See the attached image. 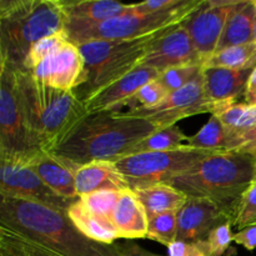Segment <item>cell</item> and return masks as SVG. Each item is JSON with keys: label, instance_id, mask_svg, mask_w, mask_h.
<instances>
[{"label": "cell", "instance_id": "cell-1", "mask_svg": "<svg viewBox=\"0 0 256 256\" xmlns=\"http://www.w3.org/2000/svg\"><path fill=\"white\" fill-rule=\"evenodd\" d=\"M0 225L9 228L46 256H119L116 242L88 239L66 214L42 202L0 196Z\"/></svg>", "mask_w": 256, "mask_h": 256}, {"label": "cell", "instance_id": "cell-7", "mask_svg": "<svg viewBox=\"0 0 256 256\" xmlns=\"http://www.w3.org/2000/svg\"><path fill=\"white\" fill-rule=\"evenodd\" d=\"M202 2V0H182L179 5L172 9L150 12V14L130 10L126 14L112 18L99 24L66 22L65 30L70 42L76 45L90 40L140 39L182 24Z\"/></svg>", "mask_w": 256, "mask_h": 256}, {"label": "cell", "instance_id": "cell-14", "mask_svg": "<svg viewBox=\"0 0 256 256\" xmlns=\"http://www.w3.org/2000/svg\"><path fill=\"white\" fill-rule=\"evenodd\" d=\"M236 209L219 202L198 198H188L178 212V242H198L208 238L214 228L234 220Z\"/></svg>", "mask_w": 256, "mask_h": 256}, {"label": "cell", "instance_id": "cell-4", "mask_svg": "<svg viewBox=\"0 0 256 256\" xmlns=\"http://www.w3.org/2000/svg\"><path fill=\"white\" fill-rule=\"evenodd\" d=\"M66 20L60 0H0V66L22 69L30 48Z\"/></svg>", "mask_w": 256, "mask_h": 256}, {"label": "cell", "instance_id": "cell-15", "mask_svg": "<svg viewBox=\"0 0 256 256\" xmlns=\"http://www.w3.org/2000/svg\"><path fill=\"white\" fill-rule=\"evenodd\" d=\"M30 72L48 86L74 92L84 82L85 60L79 46L68 40Z\"/></svg>", "mask_w": 256, "mask_h": 256}, {"label": "cell", "instance_id": "cell-35", "mask_svg": "<svg viewBox=\"0 0 256 256\" xmlns=\"http://www.w3.org/2000/svg\"><path fill=\"white\" fill-rule=\"evenodd\" d=\"M232 225H234V220L222 222L210 232L206 239L202 240L212 256H224L225 252L229 250L230 244L234 242Z\"/></svg>", "mask_w": 256, "mask_h": 256}, {"label": "cell", "instance_id": "cell-8", "mask_svg": "<svg viewBox=\"0 0 256 256\" xmlns=\"http://www.w3.org/2000/svg\"><path fill=\"white\" fill-rule=\"evenodd\" d=\"M215 152L196 149L184 144L170 152H144L118 160V169L126 179L132 190L149 185L169 182L172 178L182 174Z\"/></svg>", "mask_w": 256, "mask_h": 256}, {"label": "cell", "instance_id": "cell-17", "mask_svg": "<svg viewBox=\"0 0 256 256\" xmlns=\"http://www.w3.org/2000/svg\"><path fill=\"white\" fill-rule=\"evenodd\" d=\"M160 72L152 68L138 66L114 84L109 85L84 102L86 114L102 112H116L120 105L126 102L140 88L156 80Z\"/></svg>", "mask_w": 256, "mask_h": 256}, {"label": "cell", "instance_id": "cell-32", "mask_svg": "<svg viewBox=\"0 0 256 256\" xmlns=\"http://www.w3.org/2000/svg\"><path fill=\"white\" fill-rule=\"evenodd\" d=\"M122 192L116 190H100V192L82 195L80 196V202L92 212L112 222V214Z\"/></svg>", "mask_w": 256, "mask_h": 256}, {"label": "cell", "instance_id": "cell-18", "mask_svg": "<svg viewBox=\"0 0 256 256\" xmlns=\"http://www.w3.org/2000/svg\"><path fill=\"white\" fill-rule=\"evenodd\" d=\"M28 162L55 194L72 202L80 199L75 184V175L80 166L49 152H36Z\"/></svg>", "mask_w": 256, "mask_h": 256}, {"label": "cell", "instance_id": "cell-29", "mask_svg": "<svg viewBox=\"0 0 256 256\" xmlns=\"http://www.w3.org/2000/svg\"><path fill=\"white\" fill-rule=\"evenodd\" d=\"M168 95H169V92L166 90V88L158 79L152 80V82H148L144 86L140 88L132 96H130L126 102H122L119 109L114 112H119L122 108H129L128 112H132V110L155 106L159 102H162Z\"/></svg>", "mask_w": 256, "mask_h": 256}, {"label": "cell", "instance_id": "cell-5", "mask_svg": "<svg viewBox=\"0 0 256 256\" xmlns=\"http://www.w3.org/2000/svg\"><path fill=\"white\" fill-rule=\"evenodd\" d=\"M256 179V156L218 152L198 162L168 184L188 198L206 199L236 209L238 202Z\"/></svg>", "mask_w": 256, "mask_h": 256}, {"label": "cell", "instance_id": "cell-24", "mask_svg": "<svg viewBox=\"0 0 256 256\" xmlns=\"http://www.w3.org/2000/svg\"><path fill=\"white\" fill-rule=\"evenodd\" d=\"M66 14V22L82 24H99L112 18L129 12L130 4L112 0H85V2H62Z\"/></svg>", "mask_w": 256, "mask_h": 256}, {"label": "cell", "instance_id": "cell-16", "mask_svg": "<svg viewBox=\"0 0 256 256\" xmlns=\"http://www.w3.org/2000/svg\"><path fill=\"white\" fill-rule=\"evenodd\" d=\"M214 115L226 129L228 152L256 154V106L235 102Z\"/></svg>", "mask_w": 256, "mask_h": 256}, {"label": "cell", "instance_id": "cell-33", "mask_svg": "<svg viewBox=\"0 0 256 256\" xmlns=\"http://www.w3.org/2000/svg\"><path fill=\"white\" fill-rule=\"evenodd\" d=\"M202 72V64L184 65V66L172 68V69L162 72L158 80L166 88L168 92H172L186 86L195 78L199 76Z\"/></svg>", "mask_w": 256, "mask_h": 256}, {"label": "cell", "instance_id": "cell-37", "mask_svg": "<svg viewBox=\"0 0 256 256\" xmlns=\"http://www.w3.org/2000/svg\"><path fill=\"white\" fill-rule=\"evenodd\" d=\"M180 2L182 0H146V2L130 5H132V12L150 14V12H162V10L172 9V8L179 5Z\"/></svg>", "mask_w": 256, "mask_h": 256}, {"label": "cell", "instance_id": "cell-43", "mask_svg": "<svg viewBox=\"0 0 256 256\" xmlns=\"http://www.w3.org/2000/svg\"><path fill=\"white\" fill-rule=\"evenodd\" d=\"M30 245H32V244H30ZM32 248H34V246H32ZM34 249H35V248H34ZM38 250V249H36ZM38 252H39V250H38ZM40 255H42V256H45L44 254H42V252H40Z\"/></svg>", "mask_w": 256, "mask_h": 256}, {"label": "cell", "instance_id": "cell-2", "mask_svg": "<svg viewBox=\"0 0 256 256\" xmlns=\"http://www.w3.org/2000/svg\"><path fill=\"white\" fill-rule=\"evenodd\" d=\"M156 130L148 120L129 116L122 112L86 114L49 152L78 166L92 162H116Z\"/></svg>", "mask_w": 256, "mask_h": 256}, {"label": "cell", "instance_id": "cell-6", "mask_svg": "<svg viewBox=\"0 0 256 256\" xmlns=\"http://www.w3.org/2000/svg\"><path fill=\"white\" fill-rule=\"evenodd\" d=\"M158 34L134 40H90L78 45L85 60V72L84 82L74 90L76 96L85 102L139 66Z\"/></svg>", "mask_w": 256, "mask_h": 256}, {"label": "cell", "instance_id": "cell-25", "mask_svg": "<svg viewBox=\"0 0 256 256\" xmlns=\"http://www.w3.org/2000/svg\"><path fill=\"white\" fill-rule=\"evenodd\" d=\"M132 192L144 206L148 218L165 212H179L188 200L184 192L168 182L139 188Z\"/></svg>", "mask_w": 256, "mask_h": 256}, {"label": "cell", "instance_id": "cell-19", "mask_svg": "<svg viewBox=\"0 0 256 256\" xmlns=\"http://www.w3.org/2000/svg\"><path fill=\"white\" fill-rule=\"evenodd\" d=\"M252 69L232 70L222 68L202 69V82L206 99L215 106V112L228 105L239 102L244 95Z\"/></svg>", "mask_w": 256, "mask_h": 256}, {"label": "cell", "instance_id": "cell-26", "mask_svg": "<svg viewBox=\"0 0 256 256\" xmlns=\"http://www.w3.org/2000/svg\"><path fill=\"white\" fill-rule=\"evenodd\" d=\"M256 66V42L218 50L202 62V69L222 68L232 70L254 69Z\"/></svg>", "mask_w": 256, "mask_h": 256}, {"label": "cell", "instance_id": "cell-40", "mask_svg": "<svg viewBox=\"0 0 256 256\" xmlns=\"http://www.w3.org/2000/svg\"><path fill=\"white\" fill-rule=\"evenodd\" d=\"M242 98H244L242 102L252 105V106H256V66L252 69V74H250Z\"/></svg>", "mask_w": 256, "mask_h": 256}, {"label": "cell", "instance_id": "cell-39", "mask_svg": "<svg viewBox=\"0 0 256 256\" xmlns=\"http://www.w3.org/2000/svg\"><path fill=\"white\" fill-rule=\"evenodd\" d=\"M116 249L119 256H162L149 252L134 242H119V244H116Z\"/></svg>", "mask_w": 256, "mask_h": 256}, {"label": "cell", "instance_id": "cell-13", "mask_svg": "<svg viewBox=\"0 0 256 256\" xmlns=\"http://www.w3.org/2000/svg\"><path fill=\"white\" fill-rule=\"evenodd\" d=\"M190 64H202V59L182 22L154 38L140 60L139 66L152 68L162 74L172 68Z\"/></svg>", "mask_w": 256, "mask_h": 256}, {"label": "cell", "instance_id": "cell-23", "mask_svg": "<svg viewBox=\"0 0 256 256\" xmlns=\"http://www.w3.org/2000/svg\"><path fill=\"white\" fill-rule=\"evenodd\" d=\"M254 0H239L225 24L218 50L254 42Z\"/></svg>", "mask_w": 256, "mask_h": 256}, {"label": "cell", "instance_id": "cell-45", "mask_svg": "<svg viewBox=\"0 0 256 256\" xmlns=\"http://www.w3.org/2000/svg\"><path fill=\"white\" fill-rule=\"evenodd\" d=\"M255 156H256V154H255Z\"/></svg>", "mask_w": 256, "mask_h": 256}, {"label": "cell", "instance_id": "cell-27", "mask_svg": "<svg viewBox=\"0 0 256 256\" xmlns=\"http://www.w3.org/2000/svg\"><path fill=\"white\" fill-rule=\"evenodd\" d=\"M188 139L189 136L185 135L182 130L176 125L162 128V129H158L156 132L138 142L135 146H132L126 156L144 154V152H170V150L179 149L182 145L186 144Z\"/></svg>", "mask_w": 256, "mask_h": 256}, {"label": "cell", "instance_id": "cell-34", "mask_svg": "<svg viewBox=\"0 0 256 256\" xmlns=\"http://www.w3.org/2000/svg\"><path fill=\"white\" fill-rule=\"evenodd\" d=\"M256 220V179L252 182L246 192L242 195L236 205L234 218V226L242 230L254 224Z\"/></svg>", "mask_w": 256, "mask_h": 256}, {"label": "cell", "instance_id": "cell-42", "mask_svg": "<svg viewBox=\"0 0 256 256\" xmlns=\"http://www.w3.org/2000/svg\"><path fill=\"white\" fill-rule=\"evenodd\" d=\"M255 5V20H254V42H256V0H254Z\"/></svg>", "mask_w": 256, "mask_h": 256}, {"label": "cell", "instance_id": "cell-44", "mask_svg": "<svg viewBox=\"0 0 256 256\" xmlns=\"http://www.w3.org/2000/svg\"><path fill=\"white\" fill-rule=\"evenodd\" d=\"M254 224H256V220H255V222H254Z\"/></svg>", "mask_w": 256, "mask_h": 256}, {"label": "cell", "instance_id": "cell-20", "mask_svg": "<svg viewBox=\"0 0 256 256\" xmlns=\"http://www.w3.org/2000/svg\"><path fill=\"white\" fill-rule=\"evenodd\" d=\"M75 184L79 198L100 190H132L114 162H92L82 165L75 175Z\"/></svg>", "mask_w": 256, "mask_h": 256}, {"label": "cell", "instance_id": "cell-38", "mask_svg": "<svg viewBox=\"0 0 256 256\" xmlns=\"http://www.w3.org/2000/svg\"><path fill=\"white\" fill-rule=\"evenodd\" d=\"M234 242L249 252L256 249V224H252L234 234Z\"/></svg>", "mask_w": 256, "mask_h": 256}, {"label": "cell", "instance_id": "cell-10", "mask_svg": "<svg viewBox=\"0 0 256 256\" xmlns=\"http://www.w3.org/2000/svg\"><path fill=\"white\" fill-rule=\"evenodd\" d=\"M214 112L215 106L205 96L202 72V74L186 86L169 92V95L155 106L124 112L129 116L148 120L158 129H162L172 126L185 118L206 112L212 115Z\"/></svg>", "mask_w": 256, "mask_h": 256}, {"label": "cell", "instance_id": "cell-11", "mask_svg": "<svg viewBox=\"0 0 256 256\" xmlns=\"http://www.w3.org/2000/svg\"><path fill=\"white\" fill-rule=\"evenodd\" d=\"M0 196L42 202L62 210L72 204L48 188L28 159L0 156Z\"/></svg>", "mask_w": 256, "mask_h": 256}, {"label": "cell", "instance_id": "cell-3", "mask_svg": "<svg viewBox=\"0 0 256 256\" xmlns=\"http://www.w3.org/2000/svg\"><path fill=\"white\" fill-rule=\"evenodd\" d=\"M12 72L28 128L40 149L50 152L86 115L84 102L74 92L48 86L28 70Z\"/></svg>", "mask_w": 256, "mask_h": 256}, {"label": "cell", "instance_id": "cell-41", "mask_svg": "<svg viewBox=\"0 0 256 256\" xmlns=\"http://www.w3.org/2000/svg\"><path fill=\"white\" fill-rule=\"evenodd\" d=\"M0 256H22L20 252H18L16 250H14L12 248H10L9 245L4 244V242H0Z\"/></svg>", "mask_w": 256, "mask_h": 256}, {"label": "cell", "instance_id": "cell-31", "mask_svg": "<svg viewBox=\"0 0 256 256\" xmlns=\"http://www.w3.org/2000/svg\"><path fill=\"white\" fill-rule=\"evenodd\" d=\"M68 40H69V36H68L66 30H62V32L50 35V36H46L44 38V39L39 40L38 42H35V44L30 48L29 52H28L26 58H25L22 69L28 70V72L34 70L40 62H44V60L46 59V58H49L52 52H56V50L59 49L64 42H66Z\"/></svg>", "mask_w": 256, "mask_h": 256}, {"label": "cell", "instance_id": "cell-36", "mask_svg": "<svg viewBox=\"0 0 256 256\" xmlns=\"http://www.w3.org/2000/svg\"><path fill=\"white\" fill-rule=\"evenodd\" d=\"M168 256H212L205 242H174L168 246Z\"/></svg>", "mask_w": 256, "mask_h": 256}, {"label": "cell", "instance_id": "cell-28", "mask_svg": "<svg viewBox=\"0 0 256 256\" xmlns=\"http://www.w3.org/2000/svg\"><path fill=\"white\" fill-rule=\"evenodd\" d=\"M186 145L218 154L228 152L226 129L216 115H210L206 124L188 139Z\"/></svg>", "mask_w": 256, "mask_h": 256}, {"label": "cell", "instance_id": "cell-22", "mask_svg": "<svg viewBox=\"0 0 256 256\" xmlns=\"http://www.w3.org/2000/svg\"><path fill=\"white\" fill-rule=\"evenodd\" d=\"M66 214L74 226L92 242L104 245H114L115 242L120 239L114 222L90 212L80 199L68 208Z\"/></svg>", "mask_w": 256, "mask_h": 256}, {"label": "cell", "instance_id": "cell-21", "mask_svg": "<svg viewBox=\"0 0 256 256\" xmlns=\"http://www.w3.org/2000/svg\"><path fill=\"white\" fill-rule=\"evenodd\" d=\"M112 222L120 239L132 242L146 238L149 218L132 190L122 192L112 214Z\"/></svg>", "mask_w": 256, "mask_h": 256}, {"label": "cell", "instance_id": "cell-30", "mask_svg": "<svg viewBox=\"0 0 256 256\" xmlns=\"http://www.w3.org/2000/svg\"><path fill=\"white\" fill-rule=\"evenodd\" d=\"M178 236V212H165L149 218L146 238L169 246L176 242Z\"/></svg>", "mask_w": 256, "mask_h": 256}, {"label": "cell", "instance_id": "cell-9", "mask_svg": "<svg viewBox=\"0 0 256 256\" xmlns=\"http://www.w3.org/2000/svg\"><path fill=\"white\" fill-rule=\"evenodd\" d=\"M39 152L20 106L14 72L0 66V156L30 159Z\"/></svg>", "mask_w": 256, "mask_h": 256}, {"label": "cell", "instance_id": "cell-12", "mask_svg": "<svg viewBox=\"0 0 256 256\" xmlns=\"http://www.w3.org/2000/svg\"><path fill=\"white\" fill-rule=\"evenodd\" d=\"M239 0H202L184 20L202 65L218 49L230 12Z\"/></svg>", "mask_w": 256, "mask_h": 256}]
</instances>
